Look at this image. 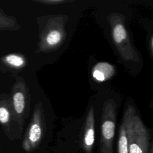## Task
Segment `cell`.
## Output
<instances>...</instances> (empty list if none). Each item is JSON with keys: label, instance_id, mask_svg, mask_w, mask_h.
<instances>
[{"label": "cell", "instance_id": "cell-13", "mask_svg": "<svg viewBox=\"0 0 153 153\" xmlns=\"http://www.w3.org/2000/svg\"><path fill=\"white\" fill-rule=\"evenodd\" d=\"M34 1L37 3L45 5H60L67 3L68 2H71V1L66 0H34Z\"/></svg>", "mask_w": 153, "mask_h": 153}, {"label": "cell", "instance_id": "cell-12", "mask_svg": "<svg viewBox=\"0 0 153 153\" xmlns=\"http://www.w3.org/2000/svg\"><path fill=\"white\" fill-rule=\"evenodd\" d=\"M117 152L118 153H130L128 148L125 128L122 123L119 129Z\"/></svg>", "mask_w": 153, "mask_h": 153}, {"label": "cell", "instance_id": "cell-3", "mask_svg": "<svg viewBox=\"0 0 153 153\" xmlns=\"http://www.w3.org/2000/svg\"><path fill=\"white\" fill-rule=\"evenodd\" d=\"M65 15H53L48 17L40 31L37 52L47 53L59 48L66 38Z\"/></svg>", "mask_w": 153, "mask_h": 153}, {"label": "cell", "instance_id": "cell-6", "mask_svg": "<svg viewBox=\"0 0 153 153\" xmlns=\"http://www.w3.org/2000/svg\"><path fill=\"white\" fill-rule=\"evenodd\" d=\"M14 116L20 129H22L25 119L30 110V96L29 88L21 78L16 79L11 90L10 97Z\"/></svg>", "mask_w": 153, "mask_h": 153}, {"label": "cell", "instance_id": "cell-15", "mask_svg": "<svg viewBox=\"0 0 153 153\" xmlns=\"http://www.w3.org/2000/svg\"><path fill=\"white\" fill-rule=\"evenodd\" d=\"M149 153H153V149H152V144L151 145V146H150V148H149Z\"/></svg>", "mask_w": 153, "mask_h": 153}, {"label": "cell", "instance_id": "cell-10", "mask_svg": "<svg viewBox=\"0 0 153 153\" xmlns=\"http://www.w3.org/2000/svg\"><path fill=\"white\" fill-rule=\"evenodd\" d=\"M1 62L4 65L13 69L22 68L26 64L25 57L16 53H11L3 56L1 58Z\"/></svg>", "mask_w": 153, "mask_h": 153}, {"label": "cell", "instance_id": "cell-9", "mask_svg": "<svg viewBox=\"0 0 153 153\" xmlns=\"http://www.w3.org/2000/svg\"><path fill=\"white\" fill-rule=\"evenodd\" d=\"M115 73V67L108 62L97 63L92 69L93 78L99 82L105 81L111 78Z\"/></svg>", "mask_w": 153, "mask_h": 153}, {"label": "cell", "instance_id": "cell-8", "mask_svg": "<svg viewBox=\"0 0 153 153\" xmlns=\"http://www.w3.org/2000/svg\"><path fill=\"white\" fill-rule=\"evenodd\" d=\"M16 121L11 105V98L8 95L0 96V124L8 128L11 121Z\"/></svg>", "mask_w": 153, "mask_h": 153}, {"label": "cell", "instance_id": "cell-14", "mask_svg": "<svg viewBox=\"0 0 153 153\" xmlns=\"http://www.w3.org/2000/svg\"><path fill=\"white\" fill-rule=\"evenodd\" d=\"M149 51H150V54L152 56V53H153V37H152V36H151L150 41H149Z\"/></svg>", "mask_w": 153, "mask_h": 153}, {"label": "cell", "instance_id": "cell-7", "mask_svg": "<svg viewBox=\"0 0 153 153\" xmlns=\"http://www.w3.org/2000/svg\"><path fill=\"white\" fill-rule=\"evenodd\" d=\"M94 109L91 106L86 116L81 137V145L85 153H91L94 143Z\"/></svg>", "mask_w": 153, "mask_h": 153}, {"label": "cell", "instance_id": "cell-1", "mask_svg": "<svg viewBox=\"0 0 153 153\" xmlns=\"http://www.w3.org/2000/svg\"><path fill=\"white\" fill-rule=\"evenodd\" d=\"M123 124L130 153H149L150 134L135 108L128 105L123 113Z\"/></svg>", "mask_w": 153, "mask_h": 153}, {"label": "cell", "instance_id": "cell-11", "mask_svg": "<svg viewBox=\"0 0 153 153\" xmlns=\"http://www.w3.org/2000/svg\"><path fill=\"white\" fill-rule=\"evenodd\" d=\"M20 27L15 17L6 14L4 10L0 9V30H17Z\"/></svg>", "mask_w": 153, "mask_h": 153}, {"label": "cell", "instance_id": "cell-16", "mask_svg": "<svg viewBox=\"0 0 153 153\" xmlns=\"http://www.w3.org/2000/svg\"><path fill=\"white\" fill-rule=\"evenodd\" d=\"M0 153H1V152H0Z\"/></svg>", "mask_w": 153, "mask_h": 153}, {"label": "cell", "instance_id": "cell-5", "mask_svg": "<svg viewBox=\"0 0 153 153\" xmlns=\"http://www.w3.org/2000/svg\"><path fill=\"white\" fill-rule=\"evenodd\" d=\"M46 129V124L42 102L37 103L34 108L30 121L23 140V149L27 153L33 151L39 145Z\"/></svg>", "mask_w": 153, "mask_h": 153}, {"label": "cell", "instance_id": "cell-2", "mask_svg": "<svg viewBox=\"0 0 153 153\" xmlns=\"http://www.w3.org/2000/svg\"><path fill=\"white\" fill-rule=\"evenodd\" d=\"M114 44L123 59L126 62H140V57L131 41L125 25V18L118 13L108 16Z\"/></svg>", "mask_w": 153, "mask_h": 153}, {"label": "cell", "instance_id": "cell-4", "mask_svg": "<svg viewBox=\"0 0 153 153\" xmlns=\"http://www.w3.org/2000/svg\"><path fill=\"white\" fill-rule=\"evenodd\" d=\"M117 110V104L113 99H108L104 101L101 115L100 153H113Z\"/></svg>", "mask_w": 153, "mask_h": 153}]
</instances>
